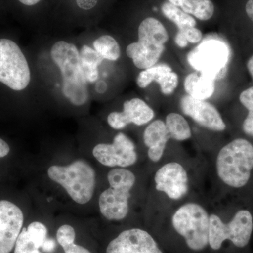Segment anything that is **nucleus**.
Segmentation results:
<instances>
[{
    "instance_id": "1",
    "label": "nucleus",
    "mask_w": 253,
    "mask_h": 253,
    "mask_svg": "<svg viewBox=\"0 0 253 253\" xmlns=\"http://www.w3.org/2000/svg\"><path fill=\"white\" fill-rule=\"evenodd\" d=\"M51 56L61 71L65 97L75 106L85 104L89 99L87 81L82 68L77 47L65 41L57 42L51 47Z\"/></svg>"
},
{
    "instance_id": "2",
    "label": "nucleus",
    "mask_w": 253,
    "mask_h": 253,
    "mask_svg": "<svg viewBox=\"0 0 253 253\" xmlns=\"http://www.w3.org/2000/svg\"><path fill=\"white\" fill-rule=\"evenodd\" d=\"M217 175L226 185L241 188L249 182L253 169V145L236 139L219 151L216 162Z\"/></svg>"
},
{
    "instance_id": "3",
    "label": "nucleus",
    "mask_w": 253,
    "mask_h": 253,
    "mask_svg": "<svg viewBox=\"0 0 253 253\" xmlns=\"http://www.w3.org/2000/svg\"><path fill=\"white\" fill-rule=\"evenodd\" d=\"M210 215L201 205L189 203L178 208L172 217L174 232L182 239L186 249L194 253L209 248Z\"/></svg>"
},
{
    "instance_id": "4",
    "label": "nucleus",
    "mask_w": 253,
    "mask_h": 253,
    "mask_svg": "<svg viewBox=\"0 0 253 253\" xmlns=\"http://www.w3.org/2000/svg\"><path fill=\"white\" fill-rule=\"evenodd\" d=\"M48 176L62 186L73 201L80 205L89 203L96 187V172L83 160H77L67 166H51Z\"/></svg>"
},
{
    "instance_id": "5",
    "label": "nucleus",
    "mask_w": 253,
    "mask_h": 253,
    "mask_svg": "<svg viewBox=\"0 0 253 253\" xmlns=\"http://www.w3.org/2000/svg\"><path fill=\"white\" fill-rule=\"evenodd\" d=\"M139 41L131 43L126 49L128 57L136 68L144 70L157 64L169 40L167 30L154 18H147L138 29Z\"/></svg>"
},
{
    "instance_id": "6",
    "label": "nucleus",
    "mask_w": 253,
    "mask_h": 253,
    "mask_svg": "<svg viewBox=\"0 0 253 253\" xmlns=\"http://www.w3.org/2000/svg\"><path fill=\"white\" fill-rule=\"evenodd\" d=\"M107 179L110 186L100 195V212L108 220H123L129 212L130 191L136 176L129 169L116 168L109 171Z\"/></svg>"
},
{
    "instance_id": "7",
    "label": "nucleus",
    "mask_w": 253,
    "mask_h": 253,
    "mask_svg": "<svg viewBox=\"0 0 253 253\" xmlns=\"http://www.w3.org/2000/svg\"><path fill=\"white\" fill-rule=\"evenodd\" d=\"M253 231V218L249 211H239L228 223H224L217 214H211L209 249L217 252L222 249L223 245L227 241L237 249H244L251 241Z\"/></svg>"
},
{
    "instance_id": "8",
    "label": "nucleus",
    "mask_w": 253,
    "mask_h": 253,
    "mask_svg": "<svg viewBox=\"0 0 253 253\" xmlns=\"http://www.w3.org/2000/svg\"><path fill=\"white\" fill-rule=\"evenodd\" d=\"M230 51L224 42L218 39H205L190 51L187 61L196 72L219 81L225 77Z\"/></svg>"
},
{
    "instance_id": "9",
    "label": "nucleus",
    "mask_w": 253,
    "mask_h": 253,
    "mask_svg": "<svg viewBox=\"0 0 253 253\" xmlns=\"http://www.w3.org/2000/svg\"><path fill=\"white\" fill-rule=\"evenodd\" d=\"M31 81L27 60L19 46L8 39H0V82L10 89L21 91Z\"/></svg>"
},
{
    "instance_id": "10",
    "label": "nucleus",
    "mask_w": 253,
    "mask_h": 253,
    "mask_svg": "<svg viewBox=\"0 0 253 253\" xmlns=\"http://www.w3.org/2000/svg\"><path fill=\"white\" fill-rule=\"evenodd\" d=\"M92 154L98 162L106 167L126 168L137 161L135 144L123 132L115 136L112 144L96 145Z\"/></svg>"
},
{
    "instance_id": "11",
    "label": "nucleus",
    "mask_w": 253,
    "mask_h": 253,
    "mask_svg": "<svg viewBox=\"0 0 253 253\" xmlns=\"http://www.w3.org/2000/svg\"><path fill=\"white\" fill-rule=\"evenodd\" d=\"M106 253H165L149 231L139 228L120 233L106 248Z\"/></svg>"
},
{
    "instance_id": "12",
    "label": "nucleus",
    "mask_w": 253,
    "mask_h": 253,
    "mask_svg": "<svg viewBox=\"0 0 253 253\" xmlns=\"http://www.w3.org/2000/svg\"><path fill=\"white\" fill-rule=\"evenodd\" d=\"M156 189L172 200L182 199L189 190V178L185 168L176 162L164 165L154 176Z\"/></svg>"
},
{
    "instance_id": "13",
    "label": "nucleus",
    "mask_w": 253,
    "mask_h": 253,
    "mask_svg": "<svg viewBox=\"0 0 253 253\" xmlns=\"http://www.w3.org/2000/svg\"><path fill=\"white\" fill-rule=\"evenodd\" d=\"M22 211L10 201H0V253H10L22 230Z\"/></svg>"
},
{
    "instance_id": "14",
    "label": "nucleus",
    "mask_w": 253,
    "mask_h": 253,
    "mask_svg": "<svg viewBox=\"0 0 253 253\" xmlns=\"http://www.w3.org/2000/svg\"><path fill=\"white\" fill-rule=\"evenodd\" d=\"M180 109L184 115L210 130L222 131L226 129L220 113L215 106L208 101L194 99L186 94L181 97Z\"/></svg>"
},
{
    "instance_id": "15",
    "label": "nucleus",
    "mask_w": 253,
    "mask_h": 253,
    "mask_svg": "<svg viewBox=\"0 0 253 253\" xmlns=\"http://www.w3.org/2000/svg\"><path fill=\"white\" fill-rule=\"evenodd\" d=\"M154 110L144 100L134 98L123 104L122 112H112L107 117L108 124L114 129H122L128 125L142 126L152 121Z\"/></svg>"
},
{
    "instance_id": "16",
    "label": "nucleus",
    "mask_w": 253,
    "mask_h": 253,
    "mask_svg": "<svg viewBox=\"0 0 253 253\" xmlns=\"http://www.w3.org/2000/svg\"><path fill=\"white\" fill-rule=\"evenodd\" d=\"M170 136L166 123L156 120L146 126L144 132V144L147 146L148 156L153 162H158L164 154L166 145Z\"/></svg>"
},
{
    "instance_id": "17",
    "label": "nucleus",
    "mask_w": 253,
    "mask_h": 253,
    "mask_svg": "<svg viewBox=\"0 0 253 253\" xmlns=\"http://www.w3.org/2000/svg\"><path fill=\"white\" fill-rule=\"evenodd\" d=\"M184 87L191 97L206 101L214 94L215 81L198 72L190 73L184 78Z\"/></svg>"
},
{
    "instance_id": "18",
    "label": "nucleus",
    "mask_w": 253,
    "mask_h": 253,
    "mask_svg": "<svg viewBox=\"0 0 253 253\" xmlns=\"http://www.w3.org/2000/svg\"><path fill=\"white\" fill-rule=\"evenodd\" d=\"M81 64L86 81L95 83L99 78L98 67L104 61L99 53L90 46L83 45L79 51Z\"/></svg>"
},
{
    "instance_id": "19",
    "label": "nucleus",
    "mask_w": 253,
    "mask_h": 253,
    "mask_svg": "<svg viewBox=\"0 0 253 253\" xmlns=\"http://www.w3.org/2000/svg\"><path fill=\"white\" fill-rule=\"evenodd\" d=\"M165 123L169 136L174 140L186 141L192 135L189 123L179 113H169Z\"/></svg>"
},
{
    "instance_id": "20",
    "label": "nucleus",
    "mask_w": 253,
    "mask_h": 253,
    "mask_svg": "<svg viewBox=\"0 0 253 253\" xmlns=\"http://www.w3.org/2000/svg\"><path fill=\"white\" fill-rule=\"evenodd\" d=\"M163 14L169 21L176 25L179 31L196 26V22L191 15L186 14L178 6L169 2L164 3L161 6Z\"/></svg>"
},
{
    "instance_id": "21",
    "label": "nucleus",
    "mask_w": 253,
    "mask_h": 253,
    "mask_svg": "<svg viewBox=\"0 0 253 253\" xmlns=\"http://www.w3.org/2000/svg\"><path fill=\"white\" fill-rule=\"evenodd\" d=\"M184 12L201 21H208L214 14V6L211 0H185L180 6Z\"/></svg>"
},
{
    "instance_id": "22",
    "label": "nucleus",
    "mask_w": 253,
    "mask_h": 253,
    "mask_svg": "<svg viewBox=\"0 0 253 253\" xmlns=\"http://www.w3.org/2000/svg\"><path fill=\"white\" fill-rule=\"evenodd\" d=\"M172 71V68L166 63L156 64L152 67L143 70L139 73L136 78V84L139 87L142 89L149 86L153 82H156L159 84L165 75Z\"/></svg>"
},
{
    "instance_id": "23",
    "label": "nucleus",
    "mask_w": 253,
    "mask_h": 253,
    "mask_svg": "<svg viewBox=\"0 0 253 253\" xmlns=\"http://www.w3.org/2000/svg\"><path fill=\"white\" fill-rule=\"evenodd\" d=\"M94 49L104 59L117 61L121 56V48L116 39L110 36L99 37L93 43Z\"/></svg>"
},
{
    "instance_id": "24",
    "label": "nucleus",
    "mask_w": 253,
    "mask_h": 253,
    "mask_svg": "<svg viewBox=\"0 0 253 253\" xmlns=\"http://www.w3.org/2000/svg\"><path fill=\"white\" fill-rule=\"evenodd\" d=\"M239 100L249 111L243 123V130L248 135L253 136V86L243 91L240 94Z\"/></svg>"
},
{
    "instance_id": "25",
    "label": "nucleus",
    "mask_w": 253,
    "mask_h": 253,
    "mask_svg": "<svg viewBox=\"0 0 253 253\" xmlns=\"http://www.w3.org/2000/svg\"><path fill=\"white\" fill-rule=\"evenodd\" d=\"M26 232L37 249H41L47 235L46 226L40 221H33L26 228Z\"/></svg>"
},
{
    "instance_id": "26",
    "label": "nucleus",
    "mask_w": 253,
    "mask_h": 253,
    "mask_svg": "<svg viewBox=\"0 0 253 253\" xmlns=\"http://www.w3.org/2000/svg\"><path fill=\"white\" fill-rule=\"evenodd\" d=\"M14 247V253H41L28 237L26 228L21 230Z\"/></svg>"
},
{
    "instance_id": "27",
    "label": "nucleus",
    "mask_w": 253,
    "mask_h": 253,
    "mask_svg": "<svg viewBox=\"0 0 253 253\" xmlns=\"http://www.w3.org/2000/svg\"><path fill=\"white\" fill-rule=\"evenodd\" d=\"M161 92L166 96L171 95L175 91L179 84V77L174 71H169L165 75L162 81L159 83Z\"/></svg>"
},
{
    "instance_id": "28",
    "label": "nucleus",
    "mask_w": 253,
    "mask_h": 253,
    "mask_svg": "<svg viewBox=\"0 0 253 253\" xmlns=\"http://www.w3.org/2000/svg\"><path fill=\"white\" fill-rule=\"evenodd\" d=\"M56 239L62 248L74 243L76 239V231L74 228L68 224L60 226L56 232Z\"/></svg>"
},
{
    "instance_id": "29",
    "label": "nucleus",
    "mask_w": 253,
    "mask_h": 253,
    "mask_svg": "<svg viewBox=\"0 0 253 253\" xmlns=\"http://www.w3.org/2000/svg\"><path fill=\"white\" fill-rule=\"evenodd\" d=\"M188 42L191 44H197L203 39L202 32L197 28H189L186 30H183Z\"/></svg>"
},
{
    "instance_id": "30",
    "label": "nucleus",
    "mask_w": 253,
    "mask_h": 253,
    "mask_svg": "<svg viewBox=\"0 0 253 253\" xmlns=\"http://www.w3.org/2000/svg\"><path fill=\"white\" fill-rule=\"evenodd\" d=\"M63 249L65 253H91L90 251H88L85 248L80 245L75 244L74 243L64 246Z\"/></svg>"
},
{
    "instance_id": "31",
    "label": "nucleus",
    "mask_w": 253,
    "mask_h": 253,
    "mask_svg": "<svg viewBox=\"0 0 253 253\" xmlns=\"http://www.w3.org/2000/svg\"><path fill=\"white\" fill-rule=\"evenodd\" d=\"M174 42L176 43V45L180 48H185L188 46L189 42H188L187 40H186L184 31H178L175 38H174Z\"/></svg>"
},
{
    "instance_id": "32",
    "label": "nucleus",
    "mask_w": 253,
    "mask_h": 253,
    "mask_svg": "<svg viewBox=\"0 0 253 253\" xmlns=\"http://www.w3.org/2000/svg\"><path fill=\"white\" fill-rule=\"evenodd\" d=\"M98 0H76L78 6L82 9L89 10L97 4Z\"/></svg>"
},
{
    "instance_id": "33",
    "label": "nucleus",
    "mask_w": 253,
    "mask_h": 253,
    "mask_svg": "<svg viewBox=\"0 0 253 253\" xmlns=\"http://www.w3.org/2000/svg\"><path fill=\"white\" fill-rule=\"evenodd\" d=\"M42 250L44 252H51V251H54L55 248H56V243H55V241L53 239H46L44 244L42 246Z\"/></svg>"
},
{
    "instance_id": "34",
    "label": "nucleus",
    "mask_w": 253,
    "mask_h": 253,
    "mask_svg": "<svg viewBox=\"0 0 253 253\" xmlns=\"http://www.w3.org/2000/svg\"><path fill=\"white\" fill-rule=\"evenodd\" d=\"M10 152L9 144L0 138V158L7 156Z\"/></svg>"
},
{
    "instance_id": "35",
    "label": "nucleus",
    "mask_w": 253,
    "mask_h": 253,
    "mask_svg": "<svg viewBox=\"0 0 253 253\" xmlns=\"http://www.w3.org/2000/svg\"><path fill=\"white\" fill-rule=\"evenodd\" d=\"M95 89H96V92L99 93V94H104L107 89V84L104 81H99L96 83Z\"/></svg>"
},
{
    "instance_id": "36",
    "label": "nucleus",
    "mask_w": 253,
    "mask_h": 253,
    "mask_svg": "<svg viewBox=\"0 0 253 253\" xmlns=\"http://www.w3.org/2000/svg\"><path fill=\"white\" fill-rule=\"evenodd\" d=\"M246 11L248 16L253 23V0H249L246 5Z\"/></svg>"
},
{
    "instance_id": "37",
    "label": "nucleus",
    "mask_w": 253,
    "mask_h": 253,
    "mask_svg": "<svg viewBox=\"0 0 253 253\" xmlns=\"http://www.w3.org/2000/svg\"><path fill=\"white\" fill-rule=\"evenodd\" d=\"M247 68L250 75H251V77H252L253 80V55L251 58H250L249 61H248Z\"/></svg>"
},
{
    "instance_id": "38",
    "label": "nucleus",
    "mask_w": 253,
    "mask_h": 253,
    "mask_svg": "<svg viewBox=\"0 0 253 253\" xmlns=\"http://www.w3.org/2000/svg\"><path fill=\"white\" fill-rule=\"evenodd\" d=\"M20 2L26 6H33L39 2L41 0H18Z\"/></svg>"
},
{
    "instance_id": "39",
    "label": "nucleus",
    "mask_w": 253,
    "mask_h": 253,
    "mask_svg": "<svg viewBox=\"0 0 253 253\" xmlns=\"http://www.w3.org/2000/svg\"><path fill=\"white\" fill-rule=\"evenodd\" d=\"M185 0H169V2L171 3V4L174 5V6H178V7H180L181 4L184 3V1Z\"/></svg>"
}]
</instances>
